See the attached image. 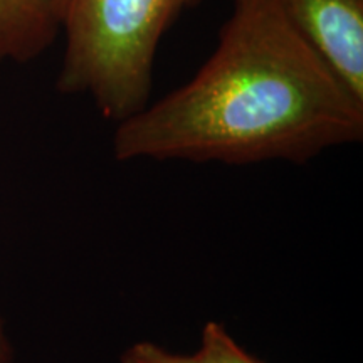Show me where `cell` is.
Instances as JSON below:
<instances>
[{"instance_id":"obj_1","label":"cell","mask_w":363,"mask_h":363,"mask_svg":"<svg viewBox=\"0 0 363 363\" xmlns=\"http://www.w3.org/2000/svg\"><path fill=\"white\" fill-rule=\"evenodd\" d=\"M363 136V101L294 33L274 0H234L187 84L118 123L116 160L306 162Z\"/></svg>"},{"instance_id":"obj_2","label":"cell","mask_w":363,"mask_h":363,"mask_svg":"<svg viewBox=\"0 0 363 363\" xmlns=\"http://www.w3.org/2000/svg\"><path fill=\"white\" fill-rule=\"evenodd\" d=\"M194 0H66L57 88L88 94L106 120L121 123L147 106L158 44Z\"/></svg>"},{"instance_id":"obj_3","label":"cell","mask_w":363,"mask_h":363,"mask_svg":"<svg viewBox=\"0 0 363 363\" xmlns=\"http://www.w3.org/2000/svg\"><path fill=\"white\" fill-rule=\"evenodd\" d=\"M294 33L363 101V0H274Z\"/></svg>"},{"instance_id":"obj_4","label":"cell","mask_w":363,"mask_h":363,"mask_svg":"<svg viewBox=\"0 0 363 363\" xmlns=\"http://www.w3.org/2000/svg\"><path fill=\"white\" fill-rule=\"evenodd\" d=\"M66 0H0V61H29L61 30Z\"/></svg>"},{"instance_id":"obj_5","label":"cell","mask_w":363,"mask_h":363,"mask_svg":"<svg viewBox=\"0 0 363 363\" xmlns=\"http://www.w3.org/2000/svg\"><path fill=\"white\" fill-rule=\"evenodd\" d=\"M199 363H262L249 355L227 335L219 323H207L202 333V347L195 353Z\"/></svg>"},{"instance_id":"obj_6","label":"cell","mask_w":363,"mask_h":363,"mask_svg":"<svg viewBox=\"0 0 363 363\" xmlns=\"http://www.w3.org/2000/svg\"><path fill=\"white\" fill-rule=\"evenodd\" d=\"M120 363H199V360L195 355H174L153 343H136L123 353Z\"/></svg>"},{"instance_id":"obj_7","label":"cell","mask_w":363,"mask_h":363,"mask_svg":"<svg viewBox=\"0 0 363 363\" xmlns=\"http://www.w3.org/2000/svg\"><path fill=\"white\" fill-rule=\"evenodd\" d=\"M0 363H13L12 362V348L9 345V340L4 333L2 321H0Z\"/></svg>"}]
</instances>
